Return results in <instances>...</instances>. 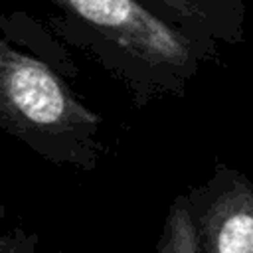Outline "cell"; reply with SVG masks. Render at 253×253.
<instances>
[{"label": "cell", "mask_w": 253, "mask_h": 253, "mask_svg": "<svg viewBox=\"0 0 253 253\" xmlns=\"http://www.w3.org/2000/svg\"><path fill=\"white\" fill-rule=\"evenodd\" d=\"M49 2L61 10L53 30L119 79L138 109L186 95L202 63L219 55V47L190 38L142 0Z\"/></svg>", "instance_id": "1"}, {"label": "cell", "mask_w": 253, "mask_h": 253, "mask_svg": "<svg viewBox=\"0 0 253 253\" xmlns=\"http://www.w3.org/2000/svg\"><path fill=\"white\" fill-rule=\"evenodd\" d=\"M103 117L43 59L0 36V132L57 166L97 168Z\"/></svg>", "instance_id": "2"}, {"label": "cell", "mask_w": 253, "mask_h": 253, "mask_svg": "<svg viewBox=\"0 0 253 253\" xmlns=\"http://www.w3.org/2000/svg\"><path fill=\"white\" fill-rule=\"evenodd\" d=\"M202 253H253V182L223 162L186 192Z\"/></svg>", "instance_id": "3"}, {"label": "cell", "mask_w": 253, "mask_h": 253, "mask_svg": "<svg viewBox=\"0 0 253 253\" xmlns=\"http://www.w3.org/2000/svg\"><path fill=\"white\" fill-rule=\"evenodd\" d=\"M190 38L219 45L245 42V0H142Z\"/></svg>", "instance_id": "4"}, {"label": "cell", "mask_w": 253, "mask_h": 253, "mask_svg": "<svg viewBox=\"0 0 253 253\" xmlns=\"http://www.w3.org/2000/svg\"><path fill=\"white\" fill-rule=\"evenodd\" d=\"M154 253H202L186 194L172 200Z\"/></svg>", "instance_id": "5"}, {"label": "cell", "mask_w": 253, "mask_h": 253, "mask_svg": "<svg viewBox=\"0 0 253 253\" xmlns=\"http://www.w3.org/2000/svg\"><path fill=\"white\" fill-rule=\"evenodd\" d=\"M40 237L36 231H26L24 227H12L0 231V253H38Z\"/></svg>", "instance_id": "6"}, {"label": "cell", "mask_w": 253, "mask_h": 253, "mask_svg": "<svg viewBox=\"0 0 253 253\" xmlns=\"http://www.w3.org/2000/svg\"><path fill=\"white\" fill-rule=\"evenodd\" d=\"M4 215H6V206L0 202V217H4Z\"/></svg>", "instance_id": "7"}]
</instances>
